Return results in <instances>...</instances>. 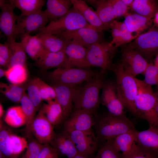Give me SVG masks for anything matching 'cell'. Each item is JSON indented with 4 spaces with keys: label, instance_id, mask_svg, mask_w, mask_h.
Instances as JSON below:
<instances>
[{
    "label": "cell",
    "instance_id": "1",
    "mask_svg": "<svg viewBox=\"0 0 158 158\" xmlns=\"http://www.w3.org/2000/svg\"><path fill=\"white\" fill-rule=\"evenodd\" d=\"M105 72L101 71L78 87L75 97L73 109H80L93 115L97 112L100 102L99 94L105 82Z\"/></svg>",
    "mask_w": 158,
    "mask_h": 158
},
{
    "label": "cell",
    "instance_id": "2",
    "mask_svg": "<svg viewBox=\"0 0 158 158\" xmlns=\"http://www.w3.org/2000/svg\"><path fill=\"white\" fill-rule=\"evenodd\" d=\"M94 126L97 138L102 143L135 129L126 115L115 116L109 113L95 118Z\"/></svg>",
    "mask_w": 158,
    "mask_h": 158
},
{
    "label": "cell",
    "instance_id": "3",
    "mask_svg": "<svg viewBox=\"0 0 158 158\" xmlns=\"http://www.w3.org/2000/svg\"><path fill=\"white\" fill-rule=\"evenodd\" d=\"M111 70L116 75L118 92L123 106L136 115L134 102L138 92L136 77L125 70L120 62L114 63Z\"/></svg>",
    "mask_w": 158,
    "mask_h": 158
},
{
    "label": "cell",
    "instance_id": "4",
    "mask_svg": "<svg viewBox=\"0 0 158 158\" xmlns=\"http://www.w3.org/2000/svg\"><path fill=\"white\" fill-rule=\"evenodd\" d=\"M138 92L134 102L136 116L146 120L150 127L154 126L157 122L155 112L156 101L152 86L136 78Z\"/></svg>",
    "mask_w": 158,
    "mask_h": 158
},
{
    "label": "cell",
    "instance_id": "5",
    "mask_svg": "<svg viewBox=\"0 0 158 158\" xmlns=\"http://www.w3.org/2000/svg\"><path fill=\"white\" fill-rule=\"evenodd\" d=\"M85 27L95 28L73 6L66 15L49 22L39 32L57 35Z\"/></svg>",
    "mask_w": 158,
    "mask_h": 158
},
{
    "label": "cell",
    "instance_id": "6",
    "mask_svg": "<svg viewBox=\"0 0 158 158\" xmlns=\"http://www.w3.org/2000/svg\"><path fill=\"white\" fill-rule=\"evenodd\" d=\"M117 48L110 42L104 41L94 44L87 48V59L91 66L99 67L102 71L111 70Z\"/></svg>",
    "mask_w": 158,
    "mask_h": 158
},
{
    "label": "cell",
    "instance_id": "7",
    "mask_svg": "<svg viewBox=\"0 0 158 158\" xmlns=\"http://www.w3.org/2000/svg\"><path fill=\"white\" fill-rule=\"evenodd\" d=\"M98 73L89 68L59 67L49 73L48 77L53 83L76 86L86 81Z\"/></svg>",
    "mask_w": 158,
    "mask_h": 158
},
{
    "label": "cell",
    "instance_id": "8",
    "mask_svg": "<svg viewBox=\"0 0 158 158\" xmlns=\"http://www.w3.org/2000/svg\"><path fill=\"white\" fill-rule=\"evenodd\" d=\"M48 23V18L42 10L29 15H17V36L39 32Z\"/></svg>",
    "mask_w": 158,
    "mask_h": 158
},
{
    "label": "cell",
    "instance_id": "9",
    "mask_svg": "<svg viewBox=\"0 0 158 158\" xmlns=\"http://www.w3.org/2000/svg\"><path fill=\"white\" fill-rule=\"evenodd\" d=\"M120 63L123 68L135 77L144 74L150 63L138 52L128 44L123 46L121 50Z\"/></svg>",
    "mask_w": 158,
    "mask_h": 158
},
{
    "label": "cell",
    "instance_id": "10",
    "mask_svg": "<svg viewBox=\"0 0 158 158\" xmlns=\"http://www.w3.org/2000/svg\"><path fill=\"white\" fill-rule=\"evenodd\" d=\"M68 135L78 153L92 157L97 150L99 142L93 131L85 132L63 130Z\"/></svg>",
    "mask_w": 158,
    "mask_h": 158
},
{
    "label": "cell",
    "instance_id": "11",
    "mask_svg": "<svg viewBox=\"0 0 158 158\" xmlns=\"http://www.w3.org/2000/svg\"><path fill=\"white\" fill-rule=\"evenodd\" d=\"M128 45L138 52L148 61L158 50V30L151 29L140 34Z\"/></svg>",
    "mask_w": 158,
    "mask_h": 158
},
{
    "label": "cell",
    "instance_id": "12",
    "mask_svg": "<svg viewBox=\"0 0 158 158\" xmlns=\"http://www.w3.org/2000/svg\"><path fill=\"white\" fill-rule=\"evenodd\" d=\"M102 89L100 102L107 108L108 113L115 116H125V107L119 97L116 82L105 81Z\"/></svg>",
    "mask_w": 158,
    "mask_h": 158
},
{
    "label": "cell",
    "instance_id": "13",
    "mask_svg": "<svg viewBox=\"0 0 158 158\" xmlns=\"http://www.w3.org/2000/svg\"><path fill=\"white\" fill-rule=\"evenodd\" d=\"M102 32L96 28L85 27L56 35L66 40L76 41L87 48L94 44L104 41Z\"/></svg>",
    "mask_w": 158,
    "mask_h": 158
},
{
    "label": "cell",
    "instance_id": "14",
    "mask_svg": "<svg viewBox=\"0 0 158 158\" xmlns=\"http://www.w3.org/2000/svg\"><path fill=\"white\" fill-rule=\"evenodd\" d=\"M54 127L40 108L31 123L30 130L35 139L44 145L50 144L54 138Z\"/></svg>",
    "mask_w": 158,
    "mask_h": 158
},
{
    "label": "cell",
    "instance_id": "15",
    "mask_svg": "<svg viewBox=\"0 0 158 158\" xmlns=\"http://www.w3.org/2000/svg\"><path fill=\"white\" fill-rule=\"evenodd\" d=\"M15 7L11 1L8 0L0 8V28L7 38L6 42L15 41L16 35V18L14 12Z\"/></svg>",
    "mask_w": 158,
    "mask_h": 158
},
{
    "label": "cell",
    "instance_id": "16",
    "mask_svg": "<svg viewBox=\"0 0 158 158\" xmlns=\"http://www.w3.org/2000/svg\"><path fill=\"white\" fill-rule=\"evenodd\" d=\"M52 83V86L56 93V99L60 105L62 110L64 123L73 110L75 99L78 87Z\"/></svg>",
    "mask_w": 158,
    "mask_h": 158
},
{
    "label": "cell",
    "instance_id": "17",
    "mask_svg": "<svg viewBox=\"0 0 158 158\" xmlns=\"http://www.w3.org/2000/svg\"><path fill=\"white\" fill-rule=\"evenodd\" d=\"M95 118L93 115L80 109H73L64 123V130L85 132L92 131Z\"/></svg>",
    "mask_w": 158,
    "mask_h": 158
},
{
    "label": "cell",
    "instance_id": "18",
    "mask_svg": "<svg viewBox=\"0 0 158 158\" xmlns=\"http://www.w3.org/2000/svg\"><path fill=\"white\" fill-rule=\"evenodd\" d=\"M71 67L87 69V48L74 41H69L64 49Z\"/></svg>",
    "mask_w": 158,
    "mask_h": 158
},
{
    "label": "cell",
    "instance_id": "19",
    "mask_svg": "<svg viewBox=\"0 0 158 158\" xmlns=\"http://www.w3.org/2000/svg\"><path fill=\"white\" fill-rule=\"evenodd\" d=\"M35 63L43 71L54 68L71 67L64 49L56 52L45 51L38 60L35 61Z\"/></svg>",
    "mask_w": 158,
    "mask_h": 158
},
{
    "label": "cell",
    "instance_id": "20",
    "mask_svg": "<svg viewBox=\"0 0 158 158\" xmlns=\"http://www.w3.org/2000/svg\"><path fill=\"white\" fill-rule=\"evenodd\" d=\"M49 144L55 149L59 156H65L67 158H71L78 154L73 142L64 130L55 133Z\"/></svg>",
    "mask_w": 158,
    "mask_h": 158
},
{
    "label": "cell",
    "instance_id": "21",
    "mask_svg": "<svg viewBox=\"0 0 158 158\" xmlns=\"http://www.w3.org/2000/svg\"><path fill=\"white\" fill-rule=\"evenodd\" d=\"M133 130L121 134L114 138L109 140L114 147L121 152V156H126L133 152L138 146L135 139V132Z\"/></svg>",
    "mask_w": 158,
    "mask_h": 158
},
{
    "label": "cell",
    "instance_id": "22",
    "mask_svg": "<svg viewBox=\"0 0 158 158\" xmlns=\"http://www.w3.org/2000/svg\"><path fill=\"white\" fill-rule=\"evenodd\" d=\"M136 142L141 147L158 154V129L150 127L147 130L135 132Z\"/></svg>",
    "mask_w": 158,
    "mask_h": 158
},
{
    "label": "cell",
    "instance_id": "23",
    "mask_svg": "<svg viewBox=\"0 0 158 158\" xmlns=\"http://www.w3.org/2000/svg\"><path fill=\"white\" fill-rule=\"evenodd\" d=\"M73 6L71 0H47L44 12L49 23L66 15Z\"/></svg>",
    "mask_w": 158,
    "mask_h": 158
},
{
    "label": "cell",
    "instance_id": "24",
    "mask_svg": "<svg viewBox=\"0 0 158 158\" xmlns=\"http://www.w3.org/2000/svg\"><path fill=\"white\" fill-rule=\"evenodd\" d=\"M73 7L82 15L87 22L94 28L103 31L109 29L102 22L96 12L84 1L71 0Z\"/></svg>",
    "mask_w": 158,
    "mask_h": 158
},
{
    "label": "cell",
    "instance_id": "25",
    "mask_svg": "<svg viewBox=\"0 0 158 158\" xmlns=\"http://www.w3.org/2000/svg\"><path fill=\"white\" fill-rule=\"evenodd\" d=\"M20 42L26 53L34 61H37L45 51L42 43L36 35H24L20 36Z\"/></svg>",
    "mask_w": 158,
    "mask_h": 158
},
{
    "label": "cell",
    "instance_id": "26",
    "mask_svg": "<svg viewBox=\"0 0 158 158\" xmlns=\"http://www.w3.org/2000/svg\"><path fill=\"white\" fill-rule=\"evenodd\" d=\"M150 20L135 13H128L125 16L124 22L129 31L136 38L148 28Z\"/></svg>",
    "mask_w": 158,
    "mask_h": 158
},
{
    "label": "cell",
    "instance_id": "27",
    "mask_svg": "<svg viewBox=\"0 0 158 158\" xmlns=\"http://www.w3.org/2000/svg\"><path fill=\"white\" fill-rule=\"evenodd\" d=\"M41 109L54 127L64 124L62 110L56 99L43 103Z\"/></svg>",
    "mask_w": 158,
    "mask_h": 158
},
{
    "label": "cell",
    "instance_id": "28",
    "mask_svg": "<svg viewBox=\"0 0 158 158\" xmlns=\"http://www.w3.org/2000/svg\"><path fill=\"white\" fill-rule=\"evenodd\" d=\"M36 35L41 42L45 50L50 52H56L64 49L69 41L50 33L39 32Z\"/></svg>",
    "mask_w": 158,
    "mask_h": 158
},
{
    "label": "cell",
    "instance_id": "29",
    "mask_svg": "<svg viewBox=\"0 0 158 158\" xmlns=\"http://www.w3.org/2000/svg\"><path fill=\"white\" fill-rule=\"evenodd\" d=\"M95 7L96 12L101 21L109 29L116 18L111 0H97Z\"/></svg>",
    "mask_w": 158,
    "mask_h": 158
},
{
    "label": "cell",
    "instance_id": "30",
    "mask_svg": "<svg viewBox=\"0 0 158 158\" xmlns=\"http://www.w3.org/2000/svg\"><path fill=\"white\" fill-rule=\"evenodd\" d=\"M135 13L151 19L158 11V5L152 0H134L130 7Z\"/></svg>",
    "mask_w": 158,
    "mask_h": 158
},
{
    "label": "cell",
    "instance_id": "31",
    "mask_svg": "<svg viewBox=\"0 0 158 158\" xmlns=\"http://www.w3.org/2000/svg\"><path fill=\"white\" fill-rule=\"evenodd\" d=\"M25 84H14L0 82V91L8 99L15 103H20L27 89Z\"/></svg>",
    "mask_w": 158,
    "mask_h": 158
},
{
    "label": "cell",
    "instance_id": "32",
    "mask_svg": "<svg viewBox=\"0 0 158 158\" xmlns=\"http://www.w3.org/2000/svg\"><path fill=\"white\" fill-rule=\"evenodd\" d=\"M26 119L25 131L28 138L32 137L30 130L31 123L35 117L36 109L29 99L27 94H23L20 102Z\"/></svg>",
    "mask_w": 158,
    "mask_h": 158
},
{
    "label": "cell",
    "instance_id": "33",
    "mask_svg": "<svg viewBox=\"0 0 158 158\" xmlns=\"http://www.w3.org/2000/svg\"><path fill=\"white\" fill-rule=\"evenodd\" d=\"M4 121L8 126L14 128H18L25 125V117L21 106H13L9 108L5 115Z\"/></svg>",
    "mask_w": 158,
    "mask_h": 158
},
{
    "label": "cell",
    "instance_id": "34",
    "mask_svg": "<svg viewBox=\"0 0 158 158\" xmlns=\"http://www.w3.org/2000/svg\"><path fill=\"white\" fill-rule=\"evenodd\" d=\"M15 7L20 10V14L27 15L42 11L45 4L44 0H11Z\"/></svg>",
    "mask_w": 158,
    "mask_h": 158
},
{
    "label": "cell",
    "instance_id": "35",
    "mask_svg": "<svg viewBox=\"0 0 158 158\" xmlns=\"http://www.w3.org/2000/svg\"><path fill=\"white\" fill-rule=\"evenodd\" d=\"M6 42L12 53V56L8 68L16 65L26 66L27 54L21 42L16 41Z\"/></svg>",
    "mask_w": 158,
    "mask_h": 158
},
{
    "label": "cell",
    "instance_id": "36",
    "mask_svg": "<svg viewBox=\"0 0 158 158\" xmlns=\"http://www.w3.org/2000/svg\"><path fill=\"white\" fill-rule=\"evenodd\" d=\"M2 119H0V152L8 158H12L10 135L12 131Z\"/></svg>",
    "mask_w": 158,
    "mask_h": 158
},
{
    "label": "cell",
    "instance_id": "37",
    "mask_svg": "<svg viewBox=\"0 0 158 158\" xmlns=\"http://www.w3.org/2000/svg\"><path fill=\"white\" fill-rule=\"evenodd\" d=\"M5 76L11 84H23L26 81L28 78L26 67L16 65L9 68L6 71Z\"/></svg>",
    "mask_w": 158,
    "mask_h": 158
},
{
    "label": "cell",
    "instance_id": "38",
    "mask_svg": "<svg viewBox=\"0 0 158 158\" xmlns=\"http://www.w3.org/2000/svg\"><path fill=\"white\" fill-rule=\"evenodd\" d=\"M26 90L29 99L35 107L36 111H39L42 105L43 100L35 78L27 83Z\"/></svg>",
    "mask_w": 158,
    "mask_h": 158
},
{
    "label": "cell",
    "instance_id": "39",
    "mask_svg": "<svg viewBox=\"0 0 158 158\" xmlns=\"http://www.w3.org/2000/svg\"><path fill=\"white\" fill-rule=\"evenodd\" d=\"M10 141L12 158H19L20 155L28 147V140L12 132L10 135Z\"/></svg>",
    "mask_w": 158,
    "mask_h": 158
},
{
    "label": "cell",
    "instance_id": "40",
    "mask_svg": "<svg viewBox=\"0 0 158 158\" xmlns=\"http://www.w3.org/2000/svg\"><path fill=\"white\" fill-rule=\"evenodd\" d=\"M94 158H121V153L114 147L109 140L102 142Z\"/></svg>",
    "mask_w": 158,
    "mask_h": 158
},
{
    "label": "cell",
    "instance_id": "41",
    "mask_svg": "<svg viewBox=\"0 0 158 158\" xmlns=\"http://www.w3.org/2000/svg\"><path fill=\"white\" fill-rule=\"evenodd\" d=\"M43 100L47 102L56 99V95L54 88L39 78H35Z\"/></svg>",
    "mask_w": 158,
    "mask_h": 158
},
{
    "label": "cell",
    "instance_id": "42",
    "mask_svg": "<svg viewBox=\"0 0 158 158\" xmlns=\"http://www.w3.org/2000/svg\"><path fill=\"white\" fill-rule=\"evenodd\" d=\"M28 146L24 154L21 158H38L43 145L32 137L28 138Z\"/></svg>",
    "mask_w": 158,
    "mask_h": 158
},
{
    "label": "cell",
    "instance_id": "43",
    "mask_svg": "<svg viewBox=\"0 0 158 158\" xmlns=\"http://www.w3.org/2000/svg\"><path fill=\"white\" fill-rule=\"evenodd\" d=\"M142 80L146 84L152 86L155 85L158 87V67L151 63L147 67L144 74Z\"/></svg>",
    "mask_w": 158,
    "mask_h": 158
},
{
    "label": "cell",
    "instance_id": "44",
    "mask_svg": "<svg viewBox=\"0 0 158 158\" xmlns=\"http://www.w3.org/2000/svg\"><path fill=\"white\" fill-rule=\"evenodd\" d=\"M121 158H158V154L144 148L138 145L131 153Z\"/></svg>",
    "mask_w": 158,
    "mask_h": 158
},
{
    "label": "cell",
    "instance_id": "45",
    "mask_svg": "<svg viewBox=\"0 0 158 158\" xmlns=\"http://www.w3.org/2000/svg\"><path fill=\"white\" fill-rule=\"evenodd\" d=\"M114 22L119 28L121 34L120 46L130 42L136 37L133 35L129 31L124 22H118L114 20Z\"/></svg>",
    "mask_w": 158,
    "mask_h": 158
},
{
    "label": "cell",
    "instance_id": "46",
    "mask_svg": "<svg viewBox=\"0 0 158 158\" xmlns=\"http://www.w3.org/2000/svg\"><path fill=\"white\" fill-rule=\"evenodd\" d=\"M116 18L125 16L128 13V6L122 0H111Z\"/></svg>",
    "mask_w": 158,
    "mask_h": 158
},
{
    "label": "cell",
    "instance_id": "47",
    "mask_svg": "<svg viewBox=\"0 0 158 158\" xmlns=\"http://www.w3.org/2000/svg\"><path fill=\"white\" fill-rule=\"evenodd\" d=\"M38 158H59L55 149L49 144L43 145Z\"/></svg>",
    "mask_w": 158,
    "mask_h": 158
},
{
    "label": "cell",
    "instance_id": "48",
    "mask_svg": "<svg viewBox=\"0 0 158 158\" xmlns=\"http://www.w3.org/2000/svg\"><path fill=\"white\" fill-rule=\"evenodd\" d=\"M109 28L111 29L112 40L110 42L116 48L120 46L121 34V31L114 22L111 24Z\"/></svg>",
    "mask_w": 158,
    "mask_h": 158
},
{
    "label": "cell",
    "instance_id": "49",
    "mask_svg": "<svg viewBox=\"0 0 158 158\" xmlns=\"http://www.w3.org/2000/svg\"><path fill=\"white\" fill-rule=\"evenodd\" d=\"M12 56V51L7 44L6 42H5L4 44L1 43L0 44V57L6 60L9 65Z\"/></svg>",
    "mask_w": 158,
    "mask_h": 158
},
{
    "label": "cell",
    "instance_id": "50",
    "mask_svg": "<svg viewBox=\"0 0 158 158\" xmlns=\"http://www.w3.org/2000/svg\"><path fill=\"white\" fill-rule=\"evenodd\" d=\"M155 93L156 98L155 109L157 119L156 123L155 125V126L157 124H158V87H157V90L155 92Z\"/></svg>",
    "mask_w": 158,
    "mask_h": 158
},
{
    "label": "cell",
    "instance_id": "51",
    "mask_svg": "<svg viewBox=\"0 0 158 158\" xmlns=\"http://www.w3.org/2000/svg\"><path fill=\"white\" fill-rule=\"evenodd\" d=\"M92 158V157L87 155H84L78 153L74 157L71 158Z\"/></svg>",
    "mask_w": 158,
    "mask_h": 158
},
{
    "label": "cell",
    "instance_id": "52",
    "mask_svg": "<svg viewBox=\"0 0 158 158\" xmlns=\"http://www.w3.org/2000/svg\"><path fill=\"white\" fill-rule=\"evenodd\" d=\"M134 0H122L123 2L128 6L131 7Z\"/></svg>",
    "mask_w": 158,
    "mask_h": 158
},
{
    "label": "cell",
    "instance_id": "53",
    "mask_svg": "<svg viewBox=\"0 0 158 158\" xmlns=\"http://www.w3.org/2000/svg\"><path fill=\"white\" fill-rule=\"evenodd\" d=\"M4 112V107L2 105L0 104V119H2Z\"/></svg>",
    "mask_w": 158,
    "mask_h": 158
},
{
    "label": "cell",
    "instance_id": "54",
    "mask_svg": "<svg viewBox=\"0 0 158 158\" xmlns=\"http://www.w3.org/2000/svg\"><path fill=\"white\" fill-rule=\"evenodd\" d=\"M6 71L1 67L0 68V78L5 75Z\"/></svg>",
    "mask_w": 158,
    "mask_h": 158
},
{
    "label": "cell",
    "instance_id": "55",
    "mask_svg": "<svg viewBox=\"0 0 158 158\" xmlns=\"http://www.w3.org/2000/svg\"><path fill=\"white\" fill-rule=\"evenodd\" d=\"M97 0H86V1L88 3L90 4L95 7Z\"/></svg>",
    "mask_w": 158,
    "mask_h": 158
},
{
    "label": "cell",
    "instance_id": "56",
    "mask_svg": "<svg viewBox=\"0 0 158 158\" xmlns=\"http://www.w3.org/2000/svg\"><path fill=\"white\" fill-rule=\"evenodd\" d=\"M154 17V22L156 24L158 25V11L156 13Z\"/></svg>",
    "mask_w": 158,
    "mask_h": 158
},
{
    "label": "cell",
    "instance_id": "57",
    "mask_svg": "<svg viewBox=\"0 0 158 158\" xmlns=\"http://www.w3.org/2000/svg\"><path fill=\"white\" fill-rule=\"evenodd\" d=\"M154 65L158 67V54L154 59Z\"/></svg>",
    "mask_w": 158,
    "mask_h": 158
},
{
    "label": "cell",
    "instance_id": "58",
    "mask_svg": "<svg viewBox=\"0 0 158 158\" xmlns=\"http://www.w3.org/2000/svg\"><path fill=\"white\" fill-rule=\"evenodd\" d=\"M0 158H8L0 152Z\"/></svg>",
    "mask_w": 158,
    "mask_h": 158
},
{
    "label": "cell",
    "instance_id": "59",
    "mask_svg": "<svg viewBox=\"0 0 158 158\" xmlns=\"http://www.w3.org/2000/svg\"><path fill=\"white\" fill-rule=\"evenodd\" d=\"M156 128H157V129H158V124H157L155 126H154Z\"/></svg>",
    "mask_w": 158,
    "mask_h": 158
}]
</instances>
